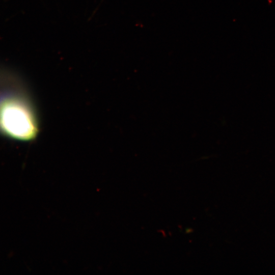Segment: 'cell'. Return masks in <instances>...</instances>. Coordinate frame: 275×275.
<instances>
[{
	"label": "cell",
	"instance_id": "1",
	"mask_svg": "<svg viewBox=\"0 0 275 275\" xmlns=\"http://www.w3.org/2000/svg\"><path fill=\"white\" fill-rule=\"evenodd\" d=\"M2 105L1 123L6 133L20 140H28L34 136L35 121L25 102L18 98L8 97Z\"/></svg>",
	"mask_w": 275,
	"mask_h": 275
}]
</instances>
